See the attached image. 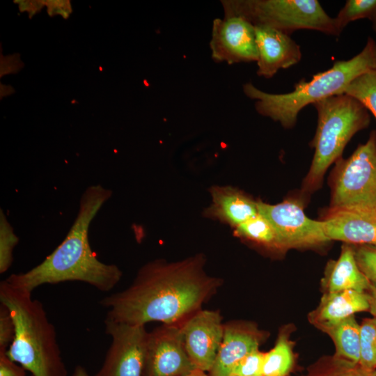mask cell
<instances>
[{"mask_svg": "<svg viewBox=\"0 0 376 376\" xmlns=\"http://www.w3.org/2000/svg\"><path fill=\"white\" fill-rule=\"evenodd\" d=\"M205 262L200 253L175 262L147 263L129 287L101 299L107 309L106 318L138 325L182 322L201 309L223 283L221 279L207 274Z\"/></svg>", "mask_w": 376, "mask_h": 376, "instance_id": "1", "label": "cell"}, {"mask_svg": "<svg viewBox=\"0 0 376 376\" xmlns=\"http://www.w3.org/2000/svg\"><path fill=\"white\" fill-rule=\"evenodd\" d=\"M111 195L112 191L101 185L87 187L81 196L77 217L62 242L39 265L26 272L13 274L5 280L31 292L44 284L75 281L102 292L112 290L123 272L116 265L101 262L88 240L91 223Z\"/></svg>", "mask_w": 376, "mask_h": 376, "instance_id": "2", "label": "cell"}, {"mask_svg": "<svg viewBox=\"0 0 376 376\" xmlns=\"http://www.w3.org/2000/svg\"><path fill=\"white\" fill-rule=\"evenodd\" d=\"M0 301L15 325L14 338L6 354L32 376H67L53 324L31 292L6 280L0 283Z\"/></svg>", "mask_w": 376, "mask_h": 376, "instance_id": "3", "label": "cell"}, {"mask_svg": "<svg viewBox=\"0 0 376 376\" xmlns=\"http://www.w3.org/2000/svg\"><path fill=\"white\" fill-rule=\"evenodd\" d=\"M373 70H376V42L369 37L357 55L348 60L337 61L331 68L315 75L309 81L300 80L291 92L269 93L251 82L243 86V92L256 100L255 109L258 113L280 123L285 128H291L304 107L341 94L355 78Z\"/></svg>", "mask_w": 376, "mask_h": 376, "instance_id": "4", "label": "cell"}, {"mask_svg": "<svg viewBox=\"0 0 376 376\" xmlns=\"http://www.w3.org/2000/svg\"><path fill=\"white\" fill-rule=\"evenodd\" d=\"M313 105L317 111L318 123L311 141L314 155L303 182L306 192L321 186L327 169L340 158L352 137L368 127L370 122L365 106L345 93L330 96Z\"/></svg>", "mask_w": 376, "mask_h": 376, "instance_id": "5", "label": "cell"}, {"mask_svg": "<svg viewBox=\"0 0 376 376\" xmlns=\"http://www.w3.org/2000/svg\"><path fill=\"white\" fill-rule=\"evenodd\" d=\"M225 15L240 16L254 26H269L290 36L300 29L339 36L334 18L317 0H225Z\"/></svg>", "mask_w": 376, "mask_h": 376, "instance_id": "6", "label": "cell"}, {"mask_svg": "<svg viewBox=\"0 0 376 376\" xmlns=\"http://www.w3.org/2000/svg\"><path fill=\"white\" fill-rule=\"evenodd\" d=\"M331 189L330 209L376 212V130L350 157L336 162Z\"/></svg>", "mask_w": 376, "mask_h": 376, "instance_id": "7", "label": "cell"}, {"mask_svg": "<svg viewBox=\"0 0 376 376\" xmlns=\"http://www.w3.org/2000/svg\"><path fill=\"white\" fill-rule=\"evenodd\" d=\"M257 206L258 212L267 218L276 230L283 251L317 246L329 241L322 221L308 217L302 203L298 200L287 199L275 205L257 201Z\"/></svg>", "mask_w": 376, "mask_h": 376, "instance_id": "8", "label": "cell"}, {"mask_svg": "<svg viewBox=\"0 0 376 376\" xmlns=\"http://www.w3.org/2000/svg\"><path fill=\"white\" fill-rule=\"evenodd\" d=\"M104 324L111 343L102 366L94 376H142L148 333L145 325L108 318H105Z\"/></svg>", "mask_w": 376, "mask_h": 376, "instance_id": "9", "label": "cell"}, {"mask_svg": "<svg viewBox=\"0 0 376 376\" xmlns=\"http://www.w3.org/2000/svg\"><path fill=\"white\" fill-rule=\"evenodd\" d=\"M195 370L180 323L162 324L148 333L142 376H185Z\"/></svg>", "mask_w": 376, "mask_h": 376, "instance_id": "10", "label": "cell"}, {"mask_svg": "<svg viewBox=\"0 0 376 376\" xmlns=\"http://www.w3.org/2000/svg\"><path fill=\"white\" fill-rule=\"evenodd\" d=\"M186 351L196 369L208 373L224 336V323L218 311L202 308L180 323Z\"/></svg>", "mask_w": 376, "mask_h": 376, "instance_id": "11", "label": "cell"}, {"mask_svg": "<svg viewBox=\"0 0 376 376\" xmlns=\"http://www.w3.org/2000/svg\"><path fill=\"white\" fill-rule=\"evenodd\" d=\"M210 47L212 58L233 64L257 61L255 26L237 15L213 20Z\"/></svg>", "mask_w": 376, "mask_h": 376, "instance_id": "12", "label": "cell"}, {"mask_svg": "<svg viewBox=\"0 0 376 376\" xmlns=\"http://www.w3.org/2000/svg\"><path fill=\"white\" fill-rule=\"evenodd\" d=\"M255 31L258 76L271 78L280 69L288 68L300 61V47L290 35L265 26H255Z\"/></svg>", "mask_w": 376, "mask_h": 376, "instance_id": "13", "label": "cell"}, {"mask_svg": "<svg viewBox=\"0 0 376 376\" xmlns=\"http://www.w3.org/2000/svg\"><path fill=\"white\" fill-rule=\"evenodd\" d=\"M265 333L254 323L230 321L224 323V336L209 376H230L234 365L248 354L259 350Z\"/></svg>", "mask_w": 376, "mask_h": 376, "instance_id": "14", "label": "cell"}, {"mask_svg": "<svg viewBox=\"0 0 376 376\" xmlns=\"http://www.w3.org/2000/svg\"><path fill=\"white\" fill-rule=\"evenodd\" d=\"M321 221L329 241L376 246V212L330 209Z\"/></svg>", "mask_w": 376, "mask_h": 376, "instance_id": "15", "label": "cell"}, {"mask_svg": "<svg viewBox=\"0 0 376 376\" xmlns=\"http://www.w3.org/2000/svg\"><path fill=\"white\" fill-rule=\"evenodd\" d=\"M370 295L366 292L347 290L325 292L318 306L308 315L309 322L324 333L357 313L369 311Z\"/></svg>", "mask_w": 376, "mask_h": 376, "instance_id": "16", "label": "cell"}, {"mask_svg": "<svg viewBox=\"0 0 376 376\" xmlns=\"http://www.w3.org/2000/svg\"><path fill=\"white\" fill-rule=\"evenodd\" d=\"M212 204L204 215L235 228L258 214L257 201L237 188L214 186L210 189Z\"/></svg>", "mask_w": 376, "mask_h": 376, "instance_id": "17", "label": "cell"}, {"mask_svg": "<svg viewBox=\"0 0 376 376\" xmlns=\"http://www.w3.org/2000/svg\"><path fill=\"white\" fill-rule=\"evenodd\" d=\"M324 293L352 290L366 292L372 284L356 261L352 245L345 244L337 260H330L322 279Z\"/></svg>", "mask_w": 376, "mask_h": 376, "instance_id": "18", "label": "cell"}, {"mask_svg": "<svg viewBox=\"0 0 376 376\" xmlns=\"http://www.w3.org/2000/svg\"><path fill=\"white\" fill-rule=\"evenodd\" d=\"M325 333L335 345L334 358L347 363H359L360 324L354 315L329 328Z\"/></svg>", "mask_w": 376, "mask_h": 376, "instance_id": "19", "label": "cell"}, {"mask_svg": "<svg viewBox=\"0 0 376 376\" xmlns=\"http://www.w3.org/2000/svg\"><path fill=\"white\" fill-rule=\"evenodd\" d=\"M234 235L267 250L283 251L274 227L259 212L234 228Z\"/></svg>", "mask_w": 376, "mask_h": 376, "instance_id": "20", "label": "cell"}, {"mask_svg": "<svg viewBox=\"0 0 376 376\" xmlns=\"http://www.w3.org/2000/svg\"><path fill=\"white\" fill-rule=\"evenodd\" d=\"M295 363L292 343L285 329L279 334L275 345L265 352L262 375L288 376Z\"/></svg>", "mask_w": 376, "mask_h": 376, "instance_id": "21", "label": "cell"}, {"mask_svg": "<svg viewBox=\"0 0 376 376\" xmlns=\"http://www.w3.org/2000/svg\"><path fill=\"white\" fill-rule=\"evenodd\" d=\"M305 376H376L375 369L366 368L336 359L333 357L322 359L312 366Z\"/></svg>", "mask_w": 376, "mask_h": 376, "instance_id": "22", "label": "cell"}, {"mask_svg": "<svg viewBox=\"0 0 376 376\" xmlns=\"http://www.w3.org/2000/svg\"><path fill=\"white\" fill-rule=\"evenodd\" d=\"M341 93L359 100L376 118V70L366 72L355 78Z\"/></svg>", "mask_w": 376, "mask_h": 376, "instance_id": "23", "label": "cell"}, {"mask_svg": "<svg viewBox=\"0 0 376 376\" xmlns=\"http://www.w3.org/2000/svg\"><path fill=\"white\" fill-rule=\"evenodd\" d=\"M361 19H368L372 22L376 19V0H347L334 17L340 33L350 22Z\"/></svg>", "mask_w": 376, "mask_h": 376, "instance_id": "24", "label": "cell"}, {"mask_svg": "<svg viewBox=\"0 0 376 376\" xmlns=\"http://www.w3.org/2000/svg\"><path fill=\"white\" fill-rule=\"evenodd\" d=\"M361 366L376 370V318L364 319L360 324V360Z\"/></svg>", "mask_w": 376, "mask_h": 376, "instance_id": "25", "label": "cell"}, {"mask_svg": "<svg viewBox=\"0 0 376 376\" xmlns=\"http://www.w3.org/2000/svg\"><path fill=\"white\" fill-rule=\"evenodd\" d=\"M19 237L2 209L0 210V273H5L11 266L14 248Z\"/></svg>", "mask_w": 376, "mask_h": 376, "instance_id": "26", "label": "cell"}, {"mask_svg": "<svg viewBox=\"0 0 376 376\" xmlns=\"http://www.w3.org/2000/svg\"><path fill=\"white\" fill-rule=\"evenodd\" d=\"M359 267L376 288V246L352 245Z\"/></svg>", "mask_w": 376, "mask_h": 376, "instance_id": "27", "label": "cell"}, {"mask_svg": "<svg viewBox=\"0 0 376 376\" xmlns=\"http://www.w3.org/2000/svg\"><path fill=\"white\" fill-rule=\"evenodd\" d=\"M264 356L259 350L248 354L234 365L230 376H263Z\"/></svg>", "mask_w": 376, "mask_h": 376, "instance_id": "28", "label": "cell"}, {"mask_svg": "<svg viewBox=\"0 0 376 376\" xmlns=\"http://www.w3.org/2000/svg\"><path fill=\"white\" fill-rule=\"evenodd\" d=\"M15 336V325L7 308L0 306V351L8 350Z\"/></svg>", "mask_w": 376, "mask_h": 376, "instance_id": "29", "label": "cell"}, {"mask_svg": "<svg viewBox=\"0 0 376 376\" xmlns=\"http://www.w3.org/2000/svg\"><path fill=\"white\" fill-rule=\"evenodd\" d=\"M26 371L8 357L6 351H0V376H26Z\"/></svg>", "mask_w": 376, "mask_h": 376, "instance_id": "30", "label": "cell"}, {"mask_svg": "<svg viewBox=\"0 0 376 376\" xmlns=\"http://www.w3.org/2000/svg\"><path fill=\"white\" fill-rule=\"evenodd\" d=\"M48 8V13L61 15L64 18H68L72 12L71 5L69 1H44Z\"/></svg>", "mask_w": 376, "mask_h": 376, "instance_id": "31", "label": "cell"}, {"mask_svg": "<svg viewBox=\"0 0 376 376\" xmlns=\"http://www.w3.org/2000/svg\"><path fill=\"white\" fill-rule=\"evenodd\" d=\"M17 55V54H16ZM15 54L12 55V58H10V56L7 57L1 58L2 61H4L9 65H1V76H3L7 73H13L16 72L20 69V65H23V63L21 62L20 58H15ZM3 64V63H1Z\"/></svg>", "mask_w": 376, "mask_h": 376, "instance_id": "32", "label": "cell"}, {"mask_svg": "<svg viewBox=\"0 0 376 376\" xmlns=\"http://www.w3.org/2000/svg\"><path fill=\"white\" fill-rule=\"evenodd\" d=\"M14 2L19 3L20 11L29 12L30 17L45 5L44 1H15Z\"/></svg>", "mask_w": 376, "mask_h": 376, "instance_id": "33", "label": "cell"}, {"mask_svg": "<svg viewBox=\"0 0 376 376\" xmlns=\"http://www.w3.org/2000/svg\"><path fill=\"white\" fill-rule=\"evenodd\" d=\"M370 295V314L376 318V288L373 286L368 291Z\"/></svg>", "mask_w": 376, "mask_h": 376, "instance_id": "34", "label": "cell"}, {"mask_svg": "<svg viewBox=\"0 0 376 376\" xmlns=\"http://www.w3.org/2000/svg\"><path fill=\"white\" fill-rule=\"evenodd\" d=\"M72 376H91L88 371L81 366H77L75 368Z\"/></svg>", "mask_w": 376, "mask_h": 376, "instance_id": "35", "label": "cell"}, {"mask_svg": "<svg viewBox=\"0 0 376 376\" xmlns=\"http://www.w3.org/2000/svg\"><path fill=\"white\" fill-rule=\"evenodd\" d=\"M185 376H209V375L207 373L197 369Z\"/></svg>", "mask_w": 376, "mask_h": 376, "instance_id": "36", "label": "cell"}, {"mask_svg": "<svg viewBox=\"0 0 376 376\" xmlns=\"http://www.w3.org/2000/svg\"><path fill=\"white\" fill-rule=\"evenodd\" d=\"M373 28L374 31L376 33V19L373 22Z\"/></svg>", "mask_w": 376, "mask_h": 376, "instance_id": "37", "label": "cell"}, {"mask_svg": "<svg viewBox=\"0 0 376 376\" xmlns=\"http://www.w3.org/2000/svg\"><path fill=\"white\" fill-rule=\"evenodd\" d=\"M32 376V375H31Z\"/></svg>", "mask_w": 376, "mask_h": 376, "instance_id": "38", "label": "cell"}]
</instances>
